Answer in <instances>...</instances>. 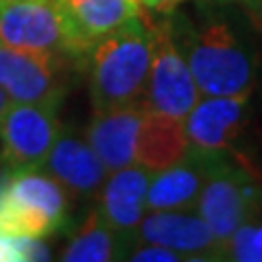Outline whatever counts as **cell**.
<instances>
[{
  "label": "cell",
  "mask_w": 262,
  "mask_h": 262,
  "mask_svg": "<svg viewBox=\"0 0 262 262\" xmlns=\"http://www.w3.org/2000/svg\"><path fill=\"white\" fill-rule=\"evenodd\" d=\"M66 227V188L42 168L9 170L0 196V232L46 241Z\"/></svg>",
  "instance_id": "3"
},
{
  "label": "cell",
  "mask_w": 262,
  "mask_h": 262,
  "mask_svg": "<svg viewBox=\"0 0 262 262\" xmlns=\"http://www.w3.org/2000/svg\"><path fill=\"white\" fill-rule=\"evenodd\" d=\"M3 3H13V0H3Z\"/></svg>",
  "instance_id": "26"
},
{
  "label": "cell",
  "mask_w": 262,
  "mask_h": 262,
  "mask_svg": "<svg viewBox=\"0 0 262 262\" xmlns=\"http://www.w3.org/2000/svg\"><path fill=\"white\" fill-rule=\"evenodd\" d=\"M70 31V61L88 59L101 37L140 18L136 0H57Z\"/></svg>",
  "instance_id": "11"
},
{
  "label": "cell",
  "mask_w": 262,
  "mask_h": 262,
  "mask_svg": "<svg viewBox=\"0 0 262 262\" xmlns=\"http://www.w3.org/2000/svg\"><path fill=\"white\" fill-rule=\"evenodd\" d=\"M53 105L11 101L0 118V158L9 170L42 168L61 134Z\"/></svg>",
  "instance_id": "6"
},
{
  "label": "cell",
  "mask_w": 262,
  "mask_h": 262,
  "mask_svg": "<svg viewBox=\"0 0 262 262\" xmlns=\"http://www.w3.org/2000/svg\"><path fill=\"white\" fill-rule=\"evenodd\" d=\"M136 241L162 245L186 260H225V247L196 210H146Z\"/></svg>",
  "instance_id": "10"
},
{
  "label": "cell",
  "mask_w": 262,
  "mask_h": 262,
  "mask_svg": "<svg viewBox=\"0 0 262 262\" xmlns=\"http://www.w3.org/2000/svg\"><path fill=\"white\" fill-rule=\"evenodd\" d=\"M127 260H136V262H179V260H186V258L182 256V253L173 251V249L162 247V245L136 241L134 245H131L129 253H127Z\"/></svg>",
  "instance_id": "20"
},
{
  "label": "cell",
  "mask_w": 262,
  "mask_h": 262,
  "mask_svg": "<svg viewBox=\"0 0 262 262\" xmlns=\"http://www.w3.org/2000/svg\"><path fill=\"white\" fill-rule=\"evenodd\" d=\"M144 112V101L94 112V118L90 122L85 136L90 146L105 164L107 173L134 164L138 134H140Z\"/></svg>",
  "instance_id": "13"
},
{
  "label": "cell",
  "mask_w": 262,
  "mask_h": 262,
  "mask_svg": "<svg viewBox=\"0 0 262 262\" xmlns=\"http://www.w3.org/2000/svg\"><path fill=\"white\" fill-rule=\"evenodd\" d=\"M48 258H51V249L42 238H27V236L0 232V262H33Z\"/></svg>",
  "instance_id": "19"
},
{
  "label": "cell",
  "mask_w": 262,
  "mask_h": 262,
  "mask_svg": "<svg viewBox=\"0 0 262 262\" xmlns=\"http://www.w3.org/2000/svg\"><path fill=\"white\" fill-rule=\"evenodd\" d=\"M201 5H229V3H241V0H199Z\"/></svg>",
  "instance_id": "25"
},
{
  "label": "cell",
  "mask_w": 262,
  "mask_h": 262,
  "mask_svg": "<svg viewBox=\"0 0 262 262\" xmlns=\"http://www.w3.org/2000/svg\"><path fill=\"white\" fill-rule=\"evenodd\" d=\"M7 175H9V168H7V164L3 162V158H0V196H3V190H5Z\"/></svg>",
  "instance_id": "24"
},
{
  "label": "cell",
  "mask_w": 262,
  "mask_h": 262,
  "mask_svg": "<svg viewBox=\"0 0 262 262\" xmlns=\"http://www.w3.org/2000/svg\"><path fill=\"white\" fill-rule=\"evenodd\" d=\"M9 103H11V98H9V94L5 92L3 88H0V118L5 116V112H7V107H9Z\"/></svg>",
  "instance_id": "23"
},
{
  "label": "cell",
  "mask_w": 262,
  "mask_h": 262,
  "mask_svg": "<svg viewBox=\"0 0 262 262\" xmlns=\"http://www.w3.org/2000/svg\"><path fill=\"white\" fill-rule=\"evenodd\" d=\"M144 22L151 35V66L142 101L149 110L186 118L201 92L175 39L173 18L158 20L144 11Z\"/></svg>",
  "instance_id": "4"
},
{
  "label": "cell",
  "mask_w": 262,
  "mask_h": 262,
  "mask_svg": "<svg viewBox=\"0 0 262 262\" xmlns=\"http://www.w3.org/2000/svg\"><path fill=\"white\" fill-rule=\"evenodd\" d=\"M0 5H3V0H0Z\"/></svg>",
  "instance_id": "27"
},
{
  "label": "cell",
  "mask_w": 262,
  "mask_h": 262,
  "mask_svg": "<svg viewBox=\"0 0 262 262\" xmlns=\"http://www.w3.org/2000/svg\"><path fill=\"white\" fill-rule=\"evenodd\" d=\"M221 158L188 153L173 166L151 177L146 190V210H190L196 206L210 170Z\"/></svg>",
  "instance_id": "15"
},
{
  "label": "cell",
  "mask_w": 262,
  "mask_h": 262,
  "mask_svg": "<svg viewBox=\"0 0 262 262\" xmlns=\"http://www.w3.org/2000/svg\"><path fill=\"white\" fill-rule=\"evenodd\" d=\"M179 48L201 96H232L253 90L256 61L227 22L210 20L201 29H190Z\"/></svg>",
  "instance_id": "2"
},
{
  "label": "cell",
  "mask_w": 262,
  "mask_h": 262,
  "mask_svg": "<svg viewBox=\"0 0 262 262\" xmlns=\"http://www.w3.org/2000/svg\"><path fill=\"white\" fill-rule=\"evenodd\" d=\"M136 238L125 236L110 227L101 219L96 210L90 212L75 234L70 236L63 247L59 260L66 262H110V260H127V253Z\"/></svg>",
  "instance_id": "17"
},
{
  "label": "cell",
  "mask_w": 262,
  "mask_h": 262,
  "mask_svg": "<svg viewBox=\"0 0 262 262\" xmlns=\"http://www.w3.org/2000/svg\"><path fill=\"white\" fill-rule=\"evenodd\" d=\"M136 3L151 13H170V11H175L184 0H136Z\"/></svg>",
  "instance_id": "21"
},
{
  "label": "cell",
  "mask_w": 262,
  "mask_h": 262,
  "mask_svg": "<svg viewBox=\"0 0 262 262\" xmlns=\"http://www.w3.org/2000/svg\"><path fill=\"white\" fill-rule=\"evenodd\" d=\"M0 44L29 53L61 55L70 61V31L57 0L3 3Z\"/></svg>",
  "instance_id": "7"
},
{
  "label": "cell",
  "mask_w": 262,
  "mask_h": 262,
  "mask_svg": "<svg viewBox=\"0 0 262 262\" xmlns=\"http://www.w3.org/2000/svg\"><path fill=\"white\" fill-rule=\"evenodd\" d=\"M144 11L101 37L90 51L88 79L94 112L142 101L151 66V35Z\"/></svg>",
  "instance_id": "1"
},
{
  "label": "cell",
  "mask_w": 262,
  "mask_h": 262,
  "mask_svg": "<svg viewBox=\"0 0 262 262\" xmlns=\"http://www.w3.org/2000/svg\"><path fill=\"white\" fill-rule=\"evenodd\" d=\"M153 173L140 164H129L107 173L98 190L96 212L116 232L136 238L138 225L146 214V190Z\"/></svg>",
  "instance_id": "12"
},
{
  "label": "cell",
  "mask_w": 262,
  "mask_h": 262,
  "mask_svg": "<svg viewBox=\"0 0 262 262\" xmlns=\"http://www.w3.org/2000/svg\"><path fill=\"white\" fill-rule=\"evenodd\" d=\"M225 260L262 262V219L243 223L225 243Z\"/></svg>",
  "instance_id": "18"
},
{
  "label": "cell",
  "mask_w": 262,
  "mask_h": 262,
  "mask_svg": "<svg viewBox=\"0 0 262 262\" xmlns=\"http://www.w3.org/2000/svg\"><path fill=\"white\" fill-rule=\"evenodd\" d=\"M249 98L251 92L201 96L184 118L190 151L206 158H227L249 118Z\"/></svg>",
  "instance_id": "9"
},
{
  "label": "cell",
  "mask_w": 262,
  "mask_h": 262,
  "mask_svg": "<svg viewBox=\"0 0 262 262\" xmlns=\"http://www.w3.org/2000/svg\"><path fill=\"white\" fill-rule=\"evenodd\" d=\"M241 3L245 7V13H247L249 22L258 31H262V0H241Z\"/></svg>",
  "instance_id": "22"
},
{
  "label": "cell",
  "mask_w": 262,
  "mask_h": 262,
  "mask_svg": "<svg viewBox=\"0 0 262 262\" xmlns=\"http://www.w3.org/2000/svg\"><path fill=\"white\" fill-rule=\"evenodd\" d=\"M61 55L29 53L0 44V88L15 103H39L59 107L66 94Z\"/></svg>",
  "instance_id": "8"
},
{
  "label": "cell",
  "mask_w": 262,
  "mask_h": 262,
  "mask_svg": "<svg viewBox=\"0 0 262 262\" xmlns=\"http://www.w3.org/2000/svg\"><path fill=\"white\" fill-rule=\"evenodd\" d=\"M188 153H190V144L186 138L184 118L146 107L138 134L134 162L155 175L184 160Z\"/></svg>",
  "instance_id": "16"
},
{
  "label": "cell",
  "mask_w": 262,
  "mask_h": 262,
  "mask_svg": "<svg viewBox=\"0 0 262 262\" xmlns=\"http://www.w3.org/2000/svg\"><path fill=\"white\" fill-rule=\"evenodd\" d=\"M42 168L75 196L96 194L107 177V168L90 142L66 134H59Z\"/></svg>",
  "instance_id": "14"
},
{
  "label": "cell",
  "mask_w": 262,
  "mask_h": 262,
  "mask_svg": "<svg viewBox=\"0 0 262 262\" xmlns=\"http://www.w3.org/2000/svg\"><path fill=\"white\" fill-rule=\"evenodd\" d=\"M194 210L225 247L229 236L243 223L260 216L262 186L249 168L234 164L229 158H221L210 170Z\"/></svg>",
  "instance_id": "5"
}]
</instances>
